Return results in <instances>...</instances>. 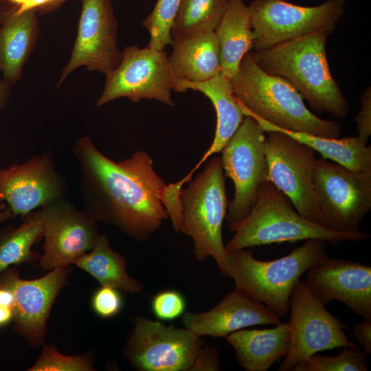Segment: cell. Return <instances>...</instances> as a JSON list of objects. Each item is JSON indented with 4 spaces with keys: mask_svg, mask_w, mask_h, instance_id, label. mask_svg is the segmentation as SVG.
<instances>
[{
    "mask_svg": "<svg viewBox=\"0 0 371 371\" xmlns=\"http://www.w3.org/2000/svg\"><path fill=\"white\" fill-rule=\"evenodd\" d=\"M71 151L78 166L83 210L97 223L114 225L137 241H148L168 218L160 197L165 183L151 156L138 150L115 161L86 135L74 142Z\"/></svg>",
    "mask_w": 371,
    "mask_h": 371,
    "instance_id": "obj_1",
    "label": "cell"
},
{
    "mask_svg": "<svg viewBox=\"0 0 371 371\" xmlns=\"http://www.w3.org/2000/svg\"><path fill=\"white\" fill-rule=\"evenodd\" d=\"M331 33L321 29L250 52L262 70L288 81L315 112L344 118L349 104L331 74L326 56Z\"/></svg>",
    "mask_w": 371,
    "mask_h": 371,
    "instance_id": "obj_2",
    "label": "cell"
},
{
    "mask_svg": "<svg viewBox=\"0 0 371 371\" xmlns=\"http://www.w3.org/2000/svg\"><path fill=\"white\" fill-rule=\"evenodd\" d=\"M229 80L245 115H256L285 130L327 138L340 136L337 122L313 114L291 84L262 70L250 52L243 56L238 72Z\"/></svg>",
    "mask_w": 371,
    "mask_h": 371,
    "instance_id": "obj_3",
    "label": "cell"
},
{
    "mask_svg": "<svg viewBox=\"0 0 371 371\" xmlns=\"http://www.w3.org/2000/svg\"><path fill=\"white\" fill-rule=\"evenodd\" d=\"M323 239L306 240L282 258L262 261L254 256L253 248L227 254V277L236 287L254 300L265 304L279 317L290 311V297L301 276L309 269L328 258Z\"/></svg>",
    "mask_w": 371,
    "mask_h": 371,
    "instance_id": "obj_4",
    "label": "cell"
},
{
    "mask_svg": "<svg viewBox=\"0 0 371 371\" xmlns=\"http://www.w3.org/2000/svg\"><path fill=\"white\" fill-rule=\"evenodd\" d=\"M234 236L225 245L227 253L256 246L319 238L334 245L368 239L365 231L338 232L301 215L289 199L266 181L247 216L237 226Z\"/></svg>",
    "mask_w": 371,
    "mask_h": 371,
    "instance_id": "obj_5",
    "label": "cell"
},
{
    "mask_svg": "<svg viewBox=\"0 0 371 371\" xmlns=\"http://www.w3.org/2000/svg\"><path fill=\"white\" fill-rule=\"evenodd\" d=\"M182 223L180 232L190 237L196 260L212 257L221 274L227 277V253L223 240L222 226L227 200L221 157L211 158L188 186L182 189Z\"/></svg>",
    "mask_w": 371,
    "mask_h": 371,
    "instance_id": "obj_6",
    "label": "cell"
},
{
    "mask_svg": "<svg viewBox=\"0 0 371 371\" xmlns=\"http://www.w3.org/2000/svg\"><path fill=\"white\" fill-rule=\"evenodd\" d=\"M265 133L254 118L246 115L220 152L224 176L234 185L225 217L230 231H235L249 214L260 186L267 181Z\"/></svg>",
    "mask_w": 371,
    "mask_h": 371,
    "instance_id": "obj_7",
    "label": "cell"
},
{
    "mask_svg": "<svg viewBox=\"0 0 371 371\" xmlns=\"http://www.w3.org/2000/svg\"><path fill=\"white\" fill-rule=\"evenodd\" d=\"M313 185L322 225L338 232H358L371 210V170L354 171L316 159Z\"/></svg>",
    "mask_w": 371,
    "mask_h": 371,
    "instance_id": "obj_8",
    "label": "cell"
},
{
    "mask_svg": "<svg viewBox=\"0 0 371 371\" xmlns=\"http://www.w3.org/2000/svg\"><path fill=\"white\" fill-rule=\"evenodd\" d=\"M346 0H326L305 7L285 0H254L249 5L254 36V50L279 43L321 29L334 32L345 12Z\"/></svg>",
    "mask_w": 371,
    "mask_h": 371,
    "instance_id": "obj_9",
    "label": "cell"
},
{
    "mask_svg": "<svg viewBox=\"0 0 371 371\" xmlns=\"http://www.w3.org/2000/svg\"><path fill=\"white\" fill-rule=\"evenodd\" d=\"M122 53L119 65L106 75L102 93L95 106L126 98L133 102L155 100L173 106L174 78L166 51L132 45L124 47Z\"/></svg>",
    "mask_w": 371,
    "mask_h": 371,
    "instance_id": "obj_10",
    "label": "cell"
},
{
    "mask_svg": "<svg viewBox=\"0 0 371 371\" xmlns=\"http://www.w3.org/2000/svg\"><path fill=\"white\" fill-rule=\"evenodd\" d=\"M134 327L124 353L140 371H192L204 341L186 328L166 326L144 317L133 319Z\"/></svg>",
    "mask_w": 371,
    "mask_h": 371,
    "instance_id": "obj_11",
    "label": "cell"
},
{
    "mask_svg": "<svg viewBox=\"0 0 371 371\" xmlns=\"http://www.w3.org/2000/svg\"><path fill=\"white\" fill-rule=\"evenodd\" d=\"M291 330L288 355L278 368L291 371L317 352L355 344L348 340L347 328L313 294L306 282L299 281L290 297Z\"/></svg>",
    "mask_w": 371,
    "mask_h": 371,
    "instance_id": "obj_12",
    "label": "cell"
},
{
    "mask_svg": "<svg viewBox=\"0 0 371 371\" xmlns=\"http://www.w3.org/2000/svg\"><path fill=\"white\" fill-rule=\"evenodd\" d=\"M267 133V181L289 199L301 215L322 225L313 185L316 152L282 132Z\"/></svg>",
    "mask_w": 371,
    "mask_h": 371,
    "instance_id": "obj_13",
    "label": "cell"
},
{
    "mask_svg": "<svg viewBox=\"0 0 371 371\" xmlns=\"http://www.w3.org/2000/svg\"><path fill=\"white\" fill-rule=\"evenodd\" d=\"M78 32L69 60L63 67L58 87L74 70L86 67L104 75L120 63L122 53L117 47V21L111 0H81Z\"/></svg>",
    "mask_w": 371,
    "mask_h": 371,
    "instance_id": "obj_14",
    "label": "cell"
},
{
    "mask_svg": "<svg viewBox=\"0 0 371 371\" xmlns=\"http://www.w3.org/2000/svg\"><path fill=\"white\" fill-rule=\"evenodd\" d=\"M41 217L45 242L39 259L44 270L74 264L93 248L100 235L98 223L66 198L43 206Z\"/></svg>",
    "mask_w": 371,
    "mask_h": 371,
    "instance_id": "obj_15",
    "label": "cell"
},
{
    "mask_svg": "<svg viewBox=\"0 0 371 371\" xmlns=\"http://www.w3.org/2000/svg\"><path fill=\"white\" fill-rule=\"evenodd\" d=\"M67 192V180L48 150L23 164L0 168V203H5L13 216L24 217L38 207L65 198Z\"/></svg>",
    "mask_w": 371,
    "mask_h": 371,
    "instance_id": "obj_16",
    "label": "cell"
},
{
    "mask_svg": "<svg viewBox=\"0 0 371 371\" xmlns=\"http://www.w3.org/2000/svg\"><path fill=\"white\" fill-rule=\"evenodd\" d=\"M69 271V265L61 266L34 280L21 279L14 270L5 269L1 273L0 287L11 290L14 297V330L32 346L43 343L47 318Z\"/></svg>",
    "mask_w": 371,
    "mask_h": 371,
    "instance_id": "obj_17",
    "label": "cell"
},
{
    "mask_svg": "<svg viewBox=\"0 0 371 371\" xmlns=\"http://www.w3.org/2000/svg\"><path fill=\"white\" fill-rule=\"evenodd\" d=\"M306 282L323 304L343 302L353 313L371 319V267L344 259H330L306 272Z\"/></svg>",
    "mask_w": 371,
    "mask_h": 371,
    "instance_id": "obj_18",
    "label": "cell"
},
{
    "mask_svg": "<svg viewBox=\"0 0 371 371\" xmlns=\"http://www.w3.org/2000/svg\"><path fill=\"white\" fill-rule=\"evenodd\" d=\"M182 322L198 336L213 337H225L251 326L281 323L280 317L267 306L237 288L207 311L183 313Z\"/></svg>",
    "mask_w": 371,
    "mask_h": 371,
    "instance_id": "obj_19",
    "label": "cell"
},
{
    "mask_svg": "<svg viewBox=\"0 0 371 371\" xmlns=\"http://www.w3.org/2000/svg\"><path fill=\"white\" fill-rule=\"evenodd\" d=\"M38 10L16 14L0 8V74L10 87L21 78L39 34Z\"/></svg>",
    "mask_w": 371,
    "mask_h": 371,
    "instance_id": "obj_20",
    "label": "cell"
},
{
    "mask_svg": "<svg viewBox=\"0 0 371 371\" xmlns=\"http://www.w3.org/2000/svg\"><path fill=\"white\" fill-rule=\"evenodd\" d=\"M188 89L197 91L204 94L212 102L216 113V127L212 143L201 159L190 172L193 174L207 158L221 152L245 115L234 93L229 79L221 73L208 80L201 82L174 79V91L182 93Z\"/></svg>",
    "mask_w": 371,
    "mask_h": 371,
    "instance_id": "obj_21",
    "label": "cell"
},
{
    "mask_svg": "<svg viewBox=\"0 0 371 371\" xmlns=\"http://www.w3.org/2000/svg\"><path fill=\"white\" fill-rule=\"evenodd\" d=\"M172 46L168 60L174 79L201 82L221 73L219 47L214 31L173 39Z\"/></svg>",
    "mask_w": 371,
    "mask_h": 371,
    "instance_id": "obj_22",
    "label": "cell"
},
{
    "mask_svg": "<svg viewBox=\"0 0 371 371\" xmlns=\"http://www.w3.org/2000/svg\"><path fill=\"white\" fill-rule=\"evenodd\" d=\"M238 364L247 371H266L288 355L291 330L287 323L267 329H240L228 335Z\"/></svg>",
    "mask_w": 371,
    "mask_h": 371,
    "instance_id": "obj_23",
    "label": "cell"
},
{
    "mask_svg": "<svg viewBox=\"0 0 371 371\" xmlns=\"http://www.w3.org/2000/svg\"><path fill=\"white\" fill-rule=\"evenodd\" d=\"M214 32L219 47L221 74L231 79L238 72L243 56L254 45L249 12L244 0H227Z\"/></svg>",
    "mask_w": 371,
    "mask_h": 371,
    "instance_id": "obj_24",
    "label": "cell"
},
{
    "mask_svg": "<svg viewBox=\"0 0 371 371\" xmlns=\"http://www.w3.org/2000/svg\"><path fill=\"white\" fill-rule=\"evenodd\" d=\"M265 131H280L308 146L321 154L322 158L334 161L354 171L371 170V147L363 144L359 136L344 138H327L317 135L278 128L265 120L252 115Z\"/></svg>",
    "mask_w": 371,
    "mask_h": 371,
    "instance_id": "obj_25",
    "label": "cell"
},
{
    "mask_svg": "<svg viewBox=\"0 0 371 371\" xmlns=\"http://www.w3.org/2000/svg\"><path fill=\"white\" fill-rule=\"evenodd\" d=\"M74 264L91 275L102 286L130 293L142 292V284L128 274L125 258L111 248L106 233L100 234L93 248Z\"/></svg>",
    "mask_w": 371,
    "mask_h": 371,
    "instance_id": "obj_26",
    "label": "cell"
},
{
    "mask_svg": "<svg viewBox=\"0 0 371 371\" xmlns=\"http://www.w3.org/2000/svg\"><path fill=\"white\" fill-rule=\"evenodd\" d=\"M25 217L19 227L9 226L0 232V275L10 265L31 262L40 258L32 248L44 236L41 210Z\"/></svg>",
    "mask_w": 371,
    "mask_h": 371,
    "instance_id": "obj_27",
    "label": "cell"
},
{
    "mask_svg": "<svg viewBox=\"0 0 371 371\" xmlns=\"http://www.w3.org/2000/svg\"><path fill=\"white\" fill-rule=\"evenodd\" d=\"M227 0H181L171 31L172 40L214 31Z\"/></svg>",
    "mask_w": 371,
    "mask_h": 371,
    "instance_id": "obj_28",
    "label": "cell"
},
{
    "mask_svg": "<svg viewBox=\"0 0 371 371\" xmlns=\"http://www.w3.org/2000/svg\"><path fill=\"white\" fill-rule=\"evenodd\" d=\"M181 0H157L151 13L142 25L150 34L148 47L164 50L172 45L171 31L177 17Z\"/></svg>",
    "mask_w": 371,
    "mask_h": 371,
    "instance_id": "obj_29",
    "label": "cell"
},
{
    "mask_svg": "<svg viewBox=\"0 0 371 371\" xmlns=\"http://www.w3.org/2000/svg\"><path fill=\"white\" fill-rule=\"evenodd\" d=\"M366 354L357 344L344 347L336 356L312 355L292 371H367Z\"/></svg>",
    "mask_w": 371,
    "mask_h": 371,
    "instance_id": "obj_30",
    "label": "cell"
},
{
    "mask_svg": "<svg viewBox=\"0 0 371 371\" xmlns=\"http://www.w3.org/2000/svg\"><path fill=\"white\" fill-rule=\"evenodd\" d=\"M30 371H90L94 370L89 355L67 356L60 353L54 346H45Z\"/></svg>",
    "mask_w": 371,
    "mask_h": 371,
    "instance_id": "obj_31",
    "label": "cell"
},
{
    "mask_svg": "<svg viewBox=\"0 0 371 371\" xmlns=\"http://www.w3.org/2000/svg\"><path fill=\"white\" fill-rule=\"evenodd\" d=\"M186 302L184 297L174 290L162 291L152 299L151 308L155 316L164 321L177 319L184 313Z\"/></svg>",
    "mask_w": 371,
    "mask_h": 371,
    "instance_id": "obj_32",
    "label": "cell"
},
{
    "mask_svg": "<svg viewBox=\"0 0 371 371\" xmlns=\"http://www.w3.org/2000/svg\"><path fill=\"white\" fill-rule=\"evenodd\" d=\"M190 180L186 176L180 181L164 184L161 191V201L166 210L175 232H180L182 223V205L180 199L183 184Z\"/></svg>",
    "mask_w": 371,
    "mask_h": 371,
    "instance_id": "obj_33",
    "label": "cell"
},
{
    "mask_svg": "<svg viewBox=\"0 0 371 371\" xmlns=\"http://www.w3.org/2000/svg\"><path fill=\"white\" fill-rule=\"evenodd\" d=\"M122 302L118 289L102 286L94 293L91 299V306L98 316L109 319L120 313Z\"/></svg>",
    "mask_w": 371,
    "mask_h": 371,
    "instance_id": "obj_34",
    "label": "cell"
},
{
    "mask_svg": "<svg viewBox=\"0 0 371 371\" xmlns=\"http://www.w3.org/2000/svg\"><path fill=\"white\" fill-rule=\"evenodd\" d=\"M361 109L355 117L359 137L367 145L371 135V89L369 87L361 96Z\"/></svg>",
    "mask_w": 371,
    "mask_h": 371,
    "instance_id": "obj_35",
    "label": "cell"
},
{
    "mask_svg": "<svg viewBox=\"0 0 371 371\" xmlns=\"http://www.w3.org/2000/svg\"><path fill=\"white\" fill-rule=\"evenodd\" d=\"M220 359L217 348L203 346L198 354L192 371L220 370Z\"/></svg>",
    "mask_w": 371,
    "mask_h": 371,
    "instance_id": "obj_36",
    "label": "cell"
},
{
    "mask_svg": "<svg viewBox=\"0 0 371 371\" xmlns=\"http://www.w3.org/2000/svg\"><path fill=\"white\" fill-rule=\"evenodd\" d=\"M354 336L366 355L371 353V319H364L354 328Z\"/></svg>",
    "mask_w": 371,
    "mask_h": 371,
    "instance_id": "obj_37",
    "label": "cell"
},
{
    "mask_svg": "<svg viewBox=\"0 0 371 371\" xmlns=\"http://www.w3.org/2000/svg\"><path fill=\"white\" fill-rule=\"evenodd\" d=\"M54 1V0H30L25 5L16 10H14L10 7L9 8L16 14H21L33 9H36L38 11H40Z\"/></svg>",
    "mask_w": 371,
    "mask_h": 371,
    "instance_id": "obj_38",
    "label": "cell"
},
{
    "mask_svg": "<svg viewBox=\"0 0 371 371\" xmlns=\"http://www.w3.org/2000/svg\"><path fill=\"white\" fill-rule=\"evenodd\" d=\"M14 303V294L11 290L0 287V304L12 309Z\"/></svg>",
    "mask_w": 371,
    "mask_h": 371,
    "instance_id": "obj_39",
    "label": "cell"
},
{
    "mask_svg": "<svg viewBox=\"0 0 371 371\" xmlns=\"http://www.w3.org/2000/svg\"><path fill=\"white\" fill-rule=\"evenodd\" d=\"M10 86L0 78V111L8 104Z\"/></svg>",
    "mask_w": 371,
    "mask_h": 371,
    "instance_id": "obj_40",
    "label": "cell"
},
{
    "mask_svg": "<svg viewBox=\"0 0 371 371\" xmlns=\"http://www.w3.org/2000/svg\"><path fill=\"white\" fill-rule=\"evenodd\" d=\"M14 318L11 308L0 304V326L9 323Z\"/></svg>",
    "mask_w": 371,
    "mask_h": 371,
    "instance_id": "obj_41",
    "label": "cell"
},
{
    "mask_svg": "<svg viewBox=\"0 0 371 371\" xmlns=\"http://www.w3.org/2000/svg\"><path fill=\"white\" fill-rule=\"evenodd\" d=\"M13 216L10 208L5 203H0V224Z\"/></svg>",
    "mask_w": 371,
    "mask_h": 371,
    "instance_id": "obj_42",
    "label": "cell"
},
{
    "mask_svg": "<svg viewBox=\"0 0 371 371\" xmlns=\"http://www.w3.org/2000/svg\"><path fill=\"white\" fill-rule=\"evenodd\" d=\"M68 0H54L53 2L45 6L39 12L41 13H49L58 9L62 4Z\"/></svg>",
    "mask_w": 371,
    "mask_h": 371,
    "instance_id": "obj_43",
    "label": "cell"
},
{
    "mask_svg": "<svg viewBox=\"0 0 371 371\" xmlns=\"http://www.w3.org/2000/svg\"><path fill=\"white\" fill-rule=\"evenodd\" d=\"M1 2L8 4V7L16 10L25 5L30 0H0Z\"/></svg>",
    "mask_w": 371,
    "mask_h": 371,
    "instance_id": "obj_44",
    "label": "cell"
}]
</instances>
